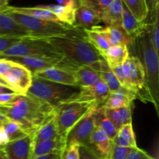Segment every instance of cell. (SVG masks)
<instances>
[{"instance_id":"cell-1","label":"cell","mask_w":159,"mask_h":159,"mask_svg":"<svg viewBox=\"0 0 159 159\" xmlns=\"http://www.w3.org/2000/svg\"><path fill=\"white\" fill-rule=\"evenodd\" d=\"M54 112L55 107L27 94H19L12 102L0 106V113L18 123L29 135L34 134Z\"/></svg>"},{"instance_id":"cell-2","label":"cell","mask_w":159,"mask_h":159,"mask_svg":"<svg viewBox=\"0 0 159 159\" xmlns=\"http://www.w3.org/2000/svg\"><path fill=\"white\" fill-rule=\"evenodd\" d=\"M138 55L144 67V83L137 93V98L153 103L158 114L159 110V59L158 52L153 48L147 24L144 30L135 39Z\"/></svg>"},{"instance_id":"cell-3","label":"cell","mask_w":159,"mask_h":159,"mask_svg":"<svg viewBox=\"0 0 159 159\" xmlns=\"http://www.w3.org/2000/svg\"><path fill=\"white\" fill-rule=\"evenodd\" d=\"M50 43L76 67L94 66L103 59L88 40L83 30L71 26L65 34L48 38Z\"/></svg>"},{"instance_id":"cell-4","label":"cell","mask_w":159,"mask_h":159,"mask_svg":"<svg viewBox=\"0 0 159 159\" xmlns=\"http://www.w3.org/2000/svg\"><path fill=\"white\" fill-rule=\"evenodd\" d=\"M79 89L78 86L55 83L33 76L30 87L26 94L56 107L77 94Z\"/></svg>"},{"instance_id":"cell-5","label":"cell","mask_w":159,"mask_h":159,"mask_svg":"<svg viewBox=\"0 0 159 159\" xmlns=\"http://www.w3.org/2000/svg\"><path fill=\"white\" fill-rule=\"evenodd\" d=\"M43 57L64 59L61 54L46 38L25 37L0 54V58L8 57Z\"/></svg>"},{"instance_id":"cell-6","label":"cell","mask_w":159,"mask_h":159,"mask_svg":"<svg viewBox=\"0 0 159 159\" xmlns=\"http://www.w3.org/2000/svg\"><path fill=\"white\" fill-rule=\"evenodd\" d=\"M97 105L88 102H62L55 107L58 137L66 143V138L75 125Z\"/></svg>"},{"instance_id":"cell-7","label":"cell","mask_w":159,"mask_h":159,"mask_svg":"<svg viewBox=\"0 0 159 159\" xmlns=\"http://www.w3.org/2000/svg\"><path fill=\"white\" fill-rule=\"evenodd\" d=\"M9 7V6H8ZM8 15L18 23L20 26L29 32L31 37L35 38H51L55 36L65 34L71 26H67L63 23L39 20L29 16L23 15L18 12L6 10Z\"/></svg>"},{"instance_id":"cell-8","label":"cell","mask_w":159,"mask_h":159,"mask_svg":"<svg viewBox=\"0 0 159 159\" xmlns=\"http://www.w3.org/2000/svg\"><path fill=\"white\" fill-rule=\"evenodd\" d=\"M121 86L138 93L144 83V70L137 56H129L124 64L110 68Z\"/></svg>"},{"instance_id":"cell-9","label":"cell","mask_w":159,"mask_h":159,"mask_svg":"<svg viewBox=\"0 0 159 159\" xmlns=\"http://www.w3.org/2000/svg\"><path fill=\"white\" fill-rule=\"evenodd\" d=\"M9 61V68L2 78L12 91L25 96L32 82V72L23 65L12 60Z\"/></svg>"},{"instance_id":"cell-10","label":"cell","mask_w":159,"mask_h":159,"mask_svg":"<svg viewBox=\"0 0 159 159\" xmlns=\"http://www.w3.org/2000/svg\"><path fill=\"white\" fill-rule=\"evenodd\" d=\"M96 108V107H94L92 109L70 130L66 138V147L71 144H78L79 146H86L88 144L92 134L96 128V124H95Z\"/></svg>"},{"instance_id":"cell-11","label":"cell","mask_w":159,"mask_h":159,"mask_svg":"<svg viewBox=\"0 0 159 159\" xmlns=\"http://www.w3.org/2000/svg\"><path fill=\"white\" fill-rule=\"evenodd\" d=\"M109 94L110 91L107 85L102 81L93 86L81 87L77 94L63 102H88L96 104L98 107H102Z\"/></svg>"},{"instance_id":"cell-12","label":"cell","mask_w":159,"mask_h":159,"mask_svg":"<svg viewBox=\"0 0 159 159\" xmlns=\"http://www.w3.org/2000/svg\"><path fill=\"white\" fill-rule=\"evenodd\" d=\"M75 70L61 66L51 67L33 73V76L62 85L77 86L74 76Z\"/></svg>"},{"instance_id":"cell-13","label":"cell","mask_w":159,"mask_h":159,"mask_svg":"<svg viewBox=\"0 0 159 159\" xmlns=\"http://www.w3.org/2000/svg\"><path fill=\"white\" fill-rule=\"evenodd\" d=\"M113 141L100 128L96 127L92 134L87 148L99 159H109L111 153Z\"/></svg>"},{"instance_id":"cell-14","label":"cell","mask_w":159,"mask_h":159,"mask_svg":"<svg viewBox=\"0 0 159 159\" xmlns=\"http://www.w3.org/2000/svg\"><path fill=\"white\" fill-rule=\"evenodd\" d=\"M33 135L9 142L1 149L7 159H31Z\"/></svg>"},{"instance_id":"cell-15","label":"cell","mask_w":159,"mask_h":159,"mask_svg":"<svg viewBox=\"0 0 159 159\" xmlns=\"http://www.w3.org/2000/svg\"><path fill=\"white\" fill-rule=\"evenodd\" d=\"M136 98L135 92L121 87L117 91L110 93L102 107L106 110H114L121 107H133V102Z\"/></svg>"},{"instance_id":"cell-16","label":"cell","mask_w":159,"mask_h":159,"mask_svg":"<svg viewBox=\"0 0 159 159\" xmlns=\"http://www.w3.org/2000/svg\"><path fill=\"white\" fill-rule=\"evenodd\" d=\"M103 35L110 46L125 45L130 46L133 43V40L124 30L121 26H96L92 28Z\"/></svg>"},{"instance_id":"cell-17","label":"cell","mask_w":159,"mask_h":159,"mask_svg":"<svg viewBox=\"0 0 159 159\" xmlns=\"http://www.w3.org/2000/svg\"><path fill=\"white\" fill-rule=\"evenodd\" d=\"M65 148H66V143L60 138L33 143L31 158L51 155V154H57L61 156Z\"/></svg>"},{"instance_id":"cell-18","label":"cell","mask_w":159,"mask_h":159,"mask_svg":"<svg viewBox=\"0 0 159 159\" xmlns=\"http://www.w3.org/2000/svg\"><path fill=\"white\" fill-rule=\"evenodd\" d=\"M101 22V17L94 11L85 5L78 2L75 10V27L82 30H91L95 26H99Z\"/></svg>"},{"instance_id":"cell-19","label":"cell","mask_w":159,"mask_h":159,"mask_svg":"<svg viewBox=\"0 0 159 159\" xmlns=\"http://www.w3.org/2000/svg\"><path fill=\"white\" fill-rule=\"evenodd\" d=\"M0 37L16 38L31 37L29 32L12 20L6 11L0 12Z\"/></svg>"},{"instance_id":"cell-20","label":"cell","mask_w":159,"mask_h":159,"mask_svg":"<svg viewBox=\"0 0 159 159\" xmlns=\"http://www.w3.org/2000/svg\"><path fill=\"white\" fill-rule=\"evenodd\" d=\"M121 26L134 41L144 30L146 27V23L144 22H140L139 20H137L136 17L124 4Z\"/></svg>"},{"instance_id":"cell-21","label":"cell","mask_w":159,"mask_h":159,"mask_svg":"<svg viewBox=\"0 0 159 159\" xmlns=\"http://www.w3.org/2000/svg\"><path fill=\"white\" fill-rule=\"evenodd\" d=\"M74 76L76 85L79 88L93 86L102 82L99 71L88 65L77 67L74 71Z\"/></svg>"},{"instance_id":"cell-22","label":"cell","mask_w":159,"mask_h":159,"mask_svg":"<svg viewBox=\"0 0 159 159\" xmlns=\"http://www.w3.org/2000/svg\"><path fill=\"white\" fill-rule=\"evenodd\" d=\"M59 137L55 110V112L33 134V143L55 139Z\"/></svg>"},{"instance_id":"cell-23","label":"cell","mask_w":159,"mask_h":159,"mask_svg":"<svg viewBox=\"0 0 159 159\" xmlns=\"http://www.w3.org/2000/svg\"><path fill=\"white\" fill-rule=\"evenodd\" d=\"M40 9H46L52 12L61 23L69 26H74L75 21V10L76 9L65 7L60 5H39L37 6Z\"/></svg>"},{"instance_id":"cell-24","label":"cell","mask_w":159,"mask_h":159,"mask_svg":"<svg viewBox=\"0 0 159 159\" xmlns=\"http://www.w3.org/2000/svg\"><path fill=\"white\" fill-rule=\"evenodd\" d=\"M123 6L122 0H113L101 15V21L106 26H121Z\"/></svg>"},{"instance_id":"cell-25","label":"cell","mask_w":159,"mask_h":159,"mask_svg":"<svg viewBox=\"0 0 159 159\" xmlns=\"http://www.w3.org/2000/svg\"><path fill=\"white\" fill-rule=\"evenodd\" d=\"M92 68L99 71L101 80L107 85L110 93L117 91L122 87L120 82L118 81L117 78L116 77L114 73L113 72L112 69L109 66L107 62L104 60V58L99 62H98L97 64H96Z\"/></svg>"},{"instance_id":"cell-26","label":"cell","mask_w":159,"mask_h":159,"mask_svg":"<svg viewBox=\"0 0 159 159\" xmlns=\"http://www.w3.org/2000/svg\"><path fill=\"white\" fill-rule=\"evenodd\" d=\"M104 60L107 62L110 68H113L117 65H120L130 56L128 47L125 45L120 46H110L103 54H102Z\"/></svg>"},{"instance_id":"cell-27","label":"cell","mask_w":159,"mask_h":159,"mask_svg":"<svg viewBox=\"0 0 159 159\" xmlns=\"http://www.w3.org/2000/svg\"><path fill=\"white\" fill-rule=\"evenodd\" d=\"M8 9L12 11V12H18V13L23 14V15L29 16L39 19V20L62 23L59 21L58 19L52 12H51L48 10H46V9H40V8H38L37 6H35V7H14V6H9Z\"/></svg>"},{"instance_id":"cell-28","label":"cell","mask_w":159,"mask_h":159,"mask_svg":"<svg viewBox=\"0 0 159 159\" xmlns=\"http://www.w3.org/2000/svg\"><path fill=\"white\" fill-rule=\"evenodd\" d=\"M132 107H125L114 110L105 109V113L116 128L119 130L123 126L132 122Z\"/></svg>"},{"instance_id":"cell-29","label":"cell","mask_w":159,"mask_h":159,"mask_svg":"<svg viewBox=\"0 0 159 159\" xmlns=\"http://www.w3.org/2000/svg\"><path fill=\"white\" fill-rule=\"evenodd\" d=\"M95 124L96 127L104 131L112 141L116 138L118 130L113 125L111 120L107 117L105 113V109L102 107H96L95 110Z\"/></svg>"},{"instance_id":"cell-30","label":"cell","mask_w":159,"mask_h":159,"mask_svg":"<svg viewBox=\"0 0 159 159\" xmlns=\"http://www.w3.org/2000/svg\"><path fill=\"white\" fill-rule=\"evenodd\" d=\"M115 144L123 146V147L130 148H137L136 138L134 132L132 122L121 127L117 130L116 138L113 141Z\"/></svg>"},{"instance_id":"cell-31","label":"cell","mask_w":159,"mask_h":159,"mask_svg":"<svg viewBox=\"0 0 159 159\" xmlns=\"http://www.w3.org/2000/svg\"><path fill=\"white\" fill-rule=\"evenodd\" d=\"M123 3L140 22H145L148 16V9L145 0H122Z\"/></svg>"},{"instance_id":"cell-32","label":"cell","mask_w":159,"mask_h":159,"mask_svg":"<svg viewBox=\"0 0 159 159\" xmlns=\"http://www.w3.org/2000/svg\"><path fill=\"white\" fill-rule=\"evenodd\" d=\"M83 31L89 41L100 53L101 55L110 47L107 39L99 31L96 30L95 29L83 30Z\"/></svg>"},{"instance_id":"cell-33","label":"cell","mask_w":159,"mask_h":159,"mask_svg":"<svg viewBox=\"0 0 159 159\" xmlns=\"http://www.w3.org/2000/svg\"><path fill=\"white\" fill-rule=\"evenodd\" d=\"M2 126L7 134L9 142L21 139V138L29 135L22 128L21 126L16 121L8 119L4 124H2Z\"/></svg>"},{"instance_id":"cell-34","label":"cell","mask_w":159,"mask_h":159,"mask_svg":"<svg viewBox=\"0 0 159 159\" xmlns=\"http://www.w3.org/2000/svg\"><path fill=\"white\" fill-rule=\"evenodd\" d=\"M147 24V23H146ZM151 41L157 52L159 51V11L155 13V18L151 23L147 24Z\"/></svg>"},{"instance_id":"cell-35","label":"cell","mask_w":159,"mask_h":159,"mask_svg":"<svg viewBox=\"0 0 159 159\" xmlns=\"http://www.w3.org/2000/svg\"><path fill=\"white\" fill-rule=\"evenodd\" d=\"M113 0H78V2L90 8L101 17L106 9L110 6Z\"/></svg>"},{"instance_id":"cell-36","label":"cell","mask_w":159,"mask_h":159,"mask_svg":"<svg viewBox=\"0 0 159 159\" xmlns=\"http://www.w3.org/2000/svg\"><path fill=\"white\" fill-rule=\"evenodd\" d=\"M133 149L134 148H130L117 145L113 142L111 153H110L109 159H126Z\"/></svg>"},{"instance_id":"cell-37","label":"cell","mask_w":159,"mask_h":159,"mask_svg":"<svg viewBox=\"0 0 159 159\" xmlns=\"http://www.w3.org/2000/svg\"><path fill=\"white\" fill-rule=\"evenodd\" d=\"M79 148L80 146L78 144L67 146L61 156V159H79Z\"/></svg>"},{"instance_id":"cell-38","label":"cell","mask_w":159,"mask_h":159,"mask_svg":"<svg viewBox=\"0 0 159 159\" xmlns=\"http://www.w3.org/2000/svg\"><path fill=\"white\" fill-rule=\"evenodd\" d=\"M23 38H16V37H0V54L15 44L16 42L20 41Z\"/></svg>"},{"instance_id":"cell-39","label":"cell","mask_w":159,"mask_h":159,"mask_svg":"<svg viewBox=\"0 0 159 159\" xmlns=\"http://www.w3.org/2000/svg\"><path fill=\"white\" fill-rule=\"evenodd\" d=\"M126 159H155L142 149L137 148L130 152Z\"/></svg>"},{"instance_id":"cell-40","label":"cell","mask_w":159,"mask_h":159,"mask_svg":"<svg viewBox=\"0 0 159 159\" xmlns=\"http://www.w3.org/2000/svg\"><path fill=\"white\" fill-rule=\"evenodd\" d=\"M145 1L147 3L148 9V18L146 20H148V21L147 23H145V21L144 23L148 24V23H151L153 21L155 13L159 11V6H155L154 0H145Z\"/></svg>"},{"instance_id":"cell-41","label":"cell","mask_w":159,"mask_h":159,"mask_svg":"<svg viewBox=\"0 0 159 159\" xmlns=\"http://www.w3.org/2000/svg\"><path fill=\"white\" fill-rule=\"evenodd\" d=\"M18 95V93H1L0 94V106L7 105L12 102Z\"/></svg>"},{"instance_id":"cell-42","label":"cell","mask_w":159,"mask_h":159,"mask_svg":"<svg viewBox=\"0 0 159 159\" xmlns=\"http://www.w3.org/2000/svg\"><path fill=\"white\" fill-rule=\"evenodd\" d=\"M79 154L80 157L79 159H99L96 155H93L86 147L85 146H80L79 148Z\"/></svg>"},{"instance_id":"cell-43","label":"cell","mask_w":159,"mask_h":159,"mask_svg":"<svg viewBox=\"0 0 159 159\" xmlns=\"http://www.w3.org/2000/svg\"><path fill=\"white\" fill-rule=\"evenodd\" d=\"M9 142L6 130L2 125H0V148L6 146Z\"/></svg>"},{"instance_id":"cell-44","label":"cell","mask_w":159,"mask_h":159,"mask_svg":"<svg viewBox=\"0 0 159 159\" xmlns=\"http://www.w3.org/2000/svg\"><path fill=\"white\" fill-rule=\"evenodd\" d=\"M60 6H65L68 8L76 9L78 6V0H56Z\"/></svg>"},{"instance_id":"cell-45","label":"cell","mask_w":159,"mask_h":159,"mask_svg":"<svg viewBox=\"0 0 159 159\" xmlns=\"http://www.w3.org/2000/svg\"><path fill=\"white\" fill-rule=\"evenodd\" d=\"M31 159H61V156L60 155H57V154H51V155L37 157V158H31Z\"/></svg>"},{"instance_id":"cell-46","label":"cell","mask_w":159,"mask_h":159,"mask_svg":"<svg viewBox=\"0 0 159 159\" xmlns=\"http://www.w3.org/2000/svg\"><path fill=\"white\" fill-rule=\"evenodd\" d=\"M14 93V92H12L10 89L7 88V87L0 85V94H1V93Z\"/></svg>"},{"instance_id":"cell-47","label":"cell","mask_w":159,"mask_h":159,"mask_svg":"<svg viewBox=\"0 0 159 159\" xmlns=\"http://www.w3.org/2000/svg\"><path fill=\"white\" fill-rule=\"evenodd\" d=\"M9 0H0V7L7 8L9 6Z\"/></svg>"},{"instance_id":"cell-48","label":"cell","mask_w":159,"mask_h":159,"mask_svg":"<svg viewBox=\"0 0 159 159\" xmlns=\"http://www.w3.org/2000/svg\"><path fill=\"white\" fill-rule=\"evenodd\" d=\"M7 120H8L7 117H6V116H5L2 113H0V125H2V124H4V123L6 122Z\"/></svg>"},{"instance_id":"cell-49","label":"cell","mask_w":159,"mask_h":159,"mask_svg":"<svg viewBox=\"0 0 159 159\" xmlns=\"http://www.w3.org/2000/svg\"><path fill=\"white\" fill-rule=\"evenodd\" d=\"M7 8H8V7H7ZM7 8H2V7H0V12H4V11H6V9H7Z\"/></svg>"},{"instance_id":"cell-50","label":"cell","mask_w":159,"mask_h":159,"mask_svg":"<svg viewBox=\"0 0 159 159\" xmlns=\"http://www.w3.org/2000/svg\"><path fill=\"white\" fill-rule=\"evenodd\" d=\"M155 6H159V0H154Z\"/></svg>"}]
</instances>
